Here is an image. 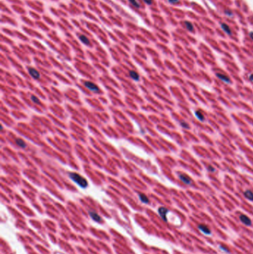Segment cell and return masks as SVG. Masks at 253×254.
<instances>
[{"mask_svg": "<svg viewBox=\"0 0 253 254\" xmlns=\"http://www.w3.org/2000/svg\"><path fill=\"white\" fill-rule=\"evenodd\" d=\"M178 177H179V178L180 179V181H181L182 182H183L184 184H187V185H190V184H192V180L191 179V178H190L189 176L186 175V174H183V173L179 174Z\"/></svg>", "mask_w": 253, "mask_h": 254, "instance_id": "6", "label": "cell"}, {"mask_svg": "<svg viewBox=\"0 0 253 254\" xmlns=\"http://www.w3.org/2000/svg\"><path fill=\"white\" fill-rule=\"evenodd\" d=\"M169 213V210L168 209H166V207H159V209H158V213H159V215H160V216L161 217V219L164 221H166V222H167V213Z\"/></svg>", "mask_w": 253, "mask_h": 254, "instance_id": "3", "label": "cell"}, {"mask_svg": "<svg viewBox=\"0 0 253 254\" xmlns=\"http://www.w3.org/2000/svg\"><path fill=\"white\" fill-rule=\"evenodd\" d=\"M139 197H140V201H142V203H144V204L149 203V200L148 197H147L146 195L140 193V194H139Z\"/></svg>", "mask_w": 253, "mask_h": 254, "instance_id": "14", "label": "cell"}, {"mask_svg": "<svg viewBox=\"0 0 253 254\" xmlns=\"http://www.w3.org/2000/svg\"><path fill=\"white\" fill-rule=\"evenodd\" d=\"M89 215H90V217H91V219H93L94 221H96V222L99 223L102 221V218H101L97 213H95V212L90 211L89 212Z\"/></svg>", "mask_w": 253, "mask_h": 254, "instance_id": "7", "label": "cell"}, {"mask_svg": "<svg viewBox=\"0 0 253 254\" xmlns=\"http://www.w3.org/2000/svg\"><path fill=\"white\" fill-rule=\"evenodd\" d=\"M147 4H151L153 2V0H143Z\"/></svg>", "mask_w": 253, "mask_h": 254, "instance_id": "22", "label": "cell"}, {"mask_svg": "<svg viewBox=\"0 0 253 254\" xmlns=\"http://www.w3.org/2000/svg\"><path fill=\"white\" fill-rule=\"evenodd\" d=\"M216 77H218L220 80H221L222 81L226 82V83H230V78L229 77H227L226 75H225V74L218 73V74H216Z\"/></svg>", "mask_w": 253, "mask_h": 254, "instance_id": "9", "label": "cell"}, {"mask_svg": "<svg viewBox=\"0 0 253 254\" xmlns=\"http://www.w3.org/2000/svg\"><path fill=\"white\" fill-rule=\"evenodd\" d=\"M198 228L201 233H203V234L206 235H212V230H210L209 227H208V226H206V224H199L198 226Z\"/></svg>", "mask_w": 253, "mask_h": 254, "instance_id": "2", "label": "cell"}, {"mask_svg": "<svg viewBox=\"0 0 253 254\" xmlns=\"http://www.w3.org/2000/svg\"><path fill=\"white\" fill-rule=\"evenodd\" d=\"M249 36H250V37L253 39V32H250V33H249Z\"/></svg>", "mask_w": 253, "mask_h": 254, "instance_id": "26", "label": "cell"}, {"mask_svg": "<svg viewBox=\"0 0 253 254\" xmlns=\"http://www.w3.org/2000/svg\"><path fill=\"white\" fill-rule=\"evenodd\" d=\"M170 3H172V4H174V3H178V0H168Z\"/></svg>", "mask_w": 253, "mask_h": 254, "instance_id": "24", "label": "cell"}, {"mask_svg": "<svg viewBox=\"0 0 253 254\" xmlns=\"http://www.w3.org/2000/svg\"><path fill=\"white\" fill-rule=\"evenodd\" d=\"M129 75H130V77H131V78L133 79L134 80H139V79H140V76H139V74L135 71H129Z\"/></svg>", "mask_w": 253, "mask_h": 254, "instance_id": "12", "label": "cell"}, {"mask_svg": "<svg viewBox=\"0 0 253 254\" xmlns=\"http://www.w3.org/2000/svg\"><path fill=\"white\" fill-rule=\"evenodd\" d=\"M219 248H220V250H221V251L224 252V253H230L229 248H228V247H226V246H224V245H220V246H219Z\"/></svg>", "mask_w": 253, "mask_h": 254, "instance_id": "19", "label": "cell"}, {"mask_svg": "<svg viewBox=\"0 0 253 254\" xmlns=\"http://www.w3.org/2000/svg\"><path fill=\"white\" fill-rule=\"evenodd\" d=\"M221 27H222V28H223V30L227 34H230V35H231L232 34V31H231V29H230V27L227 25H226V24H222L221 25Z\"/></svg>", "mask_w": 253, "mask_h": 254, "instance_id": "16", "label": "cell"}, {"mask_svg": "<svg viewBox=\"0 0 253 254\" xmlns=\"http://www.w3.org/2000/svg\"><path fill=\"white\" fill-rule=\"evenodd\" d=\"M184 23H185L186 28H187L189 31H194V26H193V25L191 23V22L186 21Z\"/></svg>", "mask_w": 253, "mask_h": 254, "instance_id": "17", "label": "cell"}, {"mask_svg": "<svg viewBox=\"0 0 253 254\" xmlns=\"http://www.w3.org/2000/svg\"><path fill=\"white\" fill-rule=\"evenodd\" d=\"M249 80H250L251 81H252V82H253V74H251V75L249 76Z\"/></svg>", "mask_w": 253, "mask_h": 254, "instance_id": "25", "label": "cell"}, {"mask_svg": "<svg viewBox=\"0 0 253 254\" xmlns=\"http://www.w3.org/2000/svg\"><path fill=\"white\" fill-rule=\"evenodd\" d=\"M128 1H129V2H130L132 5H134L136 8H140V3H139V2L137 0H128Z\"/></svg>", "mask_w": 253, "mask_h": 254, "instance_id": "18", "label": "cell"}, {"mask_svg": "<svg viewBox=\"0 0 253 254\" xmlns=\"http://www.w3.org/2000/svg\"><path fill=\"white\" fill-rule=\"evenodd\" d=\"M28 72L31 75V77H33L34 79L38 80V79L40 78V73H39V71H36V69H34V68H28Z\"/></svg>", "mask_w": 253, "mask_h": 254, "instance_id": "8", "label": "cell"}, {"mask_svg": "<svg viewBox=\"0 0 253 254\" xmlns=\"http://www.w3.org/2000/svg\"><path fill=\"white\" fill-rule=\"evenodd\" d=\"M244 195L245 196V198H246L249 201H253V192L252 191L249 190H246L244 192Z\"/></svg>", "mask_w": 253, "mask_h": 254, "instance_id": "10", "label": "cell"}, {"mask_svg": "<svg viewBox=\"0 0 253 254\" xmlns=\"http://www.w3.org/2000/svg\"><path fill=\"white\" fill-rule=\"evenodd\" d=\"M15 142H16V145L18 146H20V148H22V149H25V148H26V144H25V142L24 141H22V139H20V138H16V140H15Z\"/></svg>", "mask_w": 253, "mask_h": 254, "instance_id": "11", "label": "cell"}, {"mask_svg": "<svg viewBox=\"0 0 253 254\" xmlns=\"http://www.w3.org/2000/svg\"><path fill=\"white\" fill-rule=\"evenodd\" d=\"M79 37L80 41L83 43H84L85 45H90V41H89V39L87 38V36H85V35H80Z\"/></svg>", "mask_w": 253, "mask_h": 254, "instance_id": "15", "label": "cell"}, {"mask_svg": "<svg viewBox=\"0 0 253 254\" xmlns=\"http://www.w3.org/2000/svg\"><path fill=\"white\" fill-rule=\"evenodd\" d=\"M84 85H85V86L86 88H88L89 90L92 91H94V92H99V89L98 88V86H97L95 83H94V82L88 81V82H84Z\"/></svg>", "mask_w": 253, "mask_h": 254, "instance_id": "4", "label": "cell"}, {"mask_svg": "<svg viewBox=\"0 0 253 254\" xmlns=\"http://www.w3.org/2000/svg\"><path fill=\"white\" fill-rule=\"evenodd\" d=\"M194 114H195L196 117L198 118L199 121H204V115H203V114L201 112V111L198 110V111L195 112Z\"/></svg>", "mask_w": 253, "mask_h": 254, "instance_id": "13", "label": "cell"}, {"mask_svg": "<svg viewBox=\"0 0 253 254\" xmlns=\"http://www.w3.org/2000/svg\"><path fill=\"white\" fill-rule=\"evenodd\" d=\"M239 219H240V221H241L244 224H245L246 226H248V227L252 226V221H251V219H249L247 215H244V214H241L240 216H239Z\"/></svg>", "mask_w": 253, "mask_h": 254, "instance_id": "5", "label": "cell"}, {"mask_svg": "<svg viewBox=\"0 0 253 254\" xmlns=\"http://www.w3.org/2000/svg\"><path fill=\"white\" fill-rule=\"evenodd\" d=\"M180 124H181V126H182L183 128H185V129H188V128H189V125H188L186 123H185V122H182Z\"/></svg>", "mask_w": 253, "mask_h": 254, "instance_id": "21", "label": "cell"}, {"mask_svg": "<svg viewBox=\"0 0 253 254\" xmlns=\"http://www.w3.org/2000/svg\"><path fill=\"white\" fill-rule=\"evenodd\" d=\"M69 177L71 178V179H72L75 182L76 184H78L80 187L86 188L88 187V182L86 179L84 178L81 176H79V174L75 173V172H72V173L69 174Z\"/></svg>", "mask_w": 253, "mask_h": 254, "instance_id": "1", "label": "cell"}, {"mask_svg": "<svg viewBox=\"0 0 253 254\" xmlns=\"http://www.w3.org/2000/svg\"><path fill=\"white\" fill-rule=\"evenodd\" d=\"M208 170L210 171V172H214V168L212 167V166H209V167H208Z\"/></svg>", "mask_w": 253, "mask_h": 254, "instance_id": "23", "label": "cell"}, {"mask_svg": "<svg viewBox=\"0 0 253 254\" xmlns=\"http://www.w3.org/2000/svg\"><path fill=\"white\" fill-rule=\"evenodd\" d=\"M31 100L34 103H36V104H40V100L38 99V98H36V96H34V95H31Z\"/></svg>", "mask_w": 253, "mask_h": 254, "instance_id": "20", "label": "cell"}]
</instances>
